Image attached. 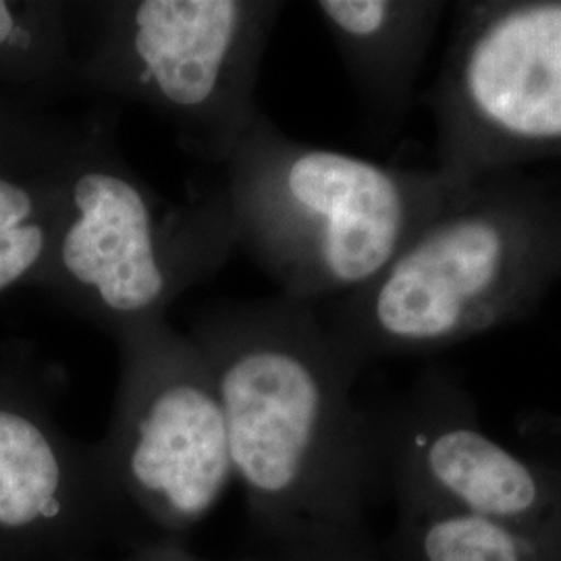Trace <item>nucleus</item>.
Listing matches in <instances>:
<instances>
[{"label": "nucleus", "mask_w": 561, "mask_h": 561, "mask_svg": "<svg viewBox=\"0 0 561 561\" xmlns=\"http://www.w3.org/2000/svg\"><path fill=\"white\" fill-rule=\"evenodd\" d=\"M221 400L233 481L266 542L360 528L379 489L360 370L317 306L285 296L202 310L187 331Z\"/></svg>", "instance_id": "f257e3e1"}, {"label": "nucleus", "mask_w": 561, "mask_h": 561, "mask_svg": "<svg viewBox=\"0 0 561 561\" xmlns=\"http://www.w3.org/2000/svg\"><path fill=\"white\" fill-rule=\"evenodd\" d=\"M94 561V560H92ZM115 561H215L201 558L196 553H190L185 547H181L178 541L169 539H154V541L141 542L136 545L127 556H123ZM236 561H256V558H245V560Z\"/></svg>", "instance_id": "dca6fc26"}, {"label": "nucleus", "mask_w": 561, "mask_h": 561, "mask_svg": "<svg viewBox=\"0 0 561 561\" xmlns=\"http://www.w3.org/2000/svg\"><path fill=\"white\" fill-rule=\"evenodd\" d=\"M113 131L108 117H67L41 102L0 94V169H59Z\"/></svg>", "instance_id": "4468645a"}, {"label": "nucleus", "mask_w": 561, "mask_h": 561, "mask_svg": "<svg viewBox=\"0 0 561 561\" xmlns=\"http://www.w3.org/2000/svg\"><path fill=\"white\" fill-rule=\"evenodd\" d=\"M256 561H387L366 528L314 530L285 541L266 542Z\"/></svg>", "instance_id": "2eb2a0df"}, {"label": "nucleus", "mask_w": 561, "mask_h": 561, "mask_svg": "<svg viewBox=\"0 0 561 561\" xmlns=\"http://www.w3.org/2000/svg\"><path fill=\"white\" fill-rule=\"evenodd\" d=\"M240 248L225 187L173 202L121 157L108 134L67 171L59 225L32 287L115 333L167 317Z\"/></svg>", "instance_id": "39448f33"}, {"label": "nucleus", "mask_w": 561, "mask_h": 561, "mask_svg": "<svg viewBox=\"0 0 561 561\" xmlns=\"http://www.w3.org/2000/svg\"><path fill=\"white\" fill-rule=\"evenodd\" d=\"M368 414L379 486L396 507L561 526V463L526 458L491 437L449 370H424L398 400Z\"/></svg>", "instance_id": "6e6552de"}, {"label": "nucleus", "mask_w": 561, "mask_h": 561, "mask_svg": "<svg viewBox=\"0 0 561 561\" xmlns=\"http://www.w3.org/2000/svg\"><path fill=\"white\" fill-rule=\"evenodd\" d=\"M381 551L387 561H561V526L398 507Z\"/></svg>", "instance_id": "9b49d317"}, {"label": "nucleus", "mask_w": 561, "mask_h": 561, "mask_svg": "<svg viewBox=\"0 0 561 561\" xmlns=\"http://www.w3.org/2000/svg\"><path fill=\"white\" fill-rule=\"evenodd\" d=\"M561 279V192L524 171L470 183L375 279L317 306L362 373L520 321Z\"/></svg>", "instance_id": "f03ea898"}, {"label": "nucleus", "mask_w": 561, "mask_h": 561, "mask_svg": "<svg viewBox=\"0 0 561 561\" xmlns=\"http://www.w3.org/2000/svg\"><path fill=\"white\" fill-rule=\"evenodd\" d=\"M73 162L48 171L0 169V296L32 287L38 277L59 225L65 180Z\"/></svg>", "instance_id": "ddd939ff"}, {"label": "nucleus", "mask_w": 561, "mask_h": 561, "mask_svg": "<svg viewBox=\"0 0 561 561\" xmlns=\"http://www.w3.org/2000/svg\"><path fill=\"white\" fill-rule=\"evenodd\" d=\"M454 185L561 159V0H466L426 94Z\"/></svg>", "instance_id": "0eeeda50"}, {"label": "nucleus", "mask_w": 561, "mask_h": 561, "mask_svg": "<svg viewBox=\"0 0 561 561\" xmlns=\"http://www.w3.org/2000/svg\"><path fill=\"white\" fill-rule=\"evenodd\" d=\"M287 4L275 0L69 2L81 90L136 102L185 152L225 164L261 115V65Z\"/></svg>", "instance_id": "20e7f679"}, {"label": "nucleus", "mask_w": 561, "mask_h": 561, "mask_svg": "<svg viewBox=\"0 0 561 561\" xmlns=\"http://www.w3.org/2000/svg\"><path fill=\"white\" fill-rule=\"evenodd\" d=\"M225 167L238 241L280 296L319 306L400 254L460 196L437 169H401L285 136L261 113Z\"/></svg>", "instance_id": "7ed1b4c3"}, {"label": "nucleus", "mask_w": 561, "mask_h": 561, "mask_svg": "<svg viewBox=\"0 0 561 561\" xmlns=\"http://www.w3.org/2000/svg\"><path fill=\"white\" fill-rule=\"evenodd\" d=\"M340 53L368 119L393 136L449 9L443 0H319L310 4Z\"/></svg>", "instance_id": "9d476101"}, {"label": "nucleus", "mask_w": 561, "mask_h": 561, "mask_svg": "<svg viewBox=\"0 0 561 561\" xmlns=\"http://www.w3.org/2000/svg\"><path fill=\"white\" fill-rule=\"evenodd\" d=\"M0 81L41 104L81 90L69 2L0 0Z\"/></svg>", "instance_id": "f8f14e48"}, {"label": "nucleus", "mask_w": 561, "mask_h": 561, "mask_svg": "<svg viewBox=\"0 0 561 561\" xmlns=\"http://www.w3.org/2000/svg\"><path fill=\"white\" fill-rule=\"evenodd\" d=\"M119 381L102 466L134 524L175 541L233 482L227 424L210 366L167 317L113 333Z\"/></svg>", "instance_id": "423d86ee"}, {"label": "nucleus", "mask_w": 561, "mask_h": 561, "mask_svg": "<svg viewBox=\"0 0 561 561\" xmlns=\"http://www.w3.org/2000/svg\"><path fill=\"white\" fill-rule=\"evenodd\" d=\"M131 524L96 443L65 437L0 377V530L38 533L62 551L92 556Z\"/></svg>", "instance_id": "1a4fd4ad"}]
</instances>
